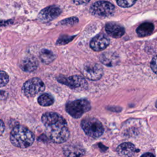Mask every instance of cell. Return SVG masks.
<instances>
[{"instance_id":"12","label":"cell","mask_w":157,"mask_h":157,"mask_svg":"<svg viewBox=\"0 0 157 157\" xmlns=\"http://www.w3.org/2000/svg\"><path fill=\"white\" fill-rule=\"evenodd\" d=\"M107 33L113 38H120L124 34V28L119 24L113 22H110L105 26Z\"/></svg>"},{"instance_id":"19","label":"cell","mask_w":157,"mask_h":157,"mask_svg":"<svg viewBox=\"0 0 157 157\" xmlns=\"http://www.w3.org/2000/svg\"><path fill=\"white\" fill-rule=\"evenodd\" d=\"M137 0H117L118 5L121 7L127 8L133 6Z\"/></svg>"},{"instance_id":"23","label":"cell","mask_w":157,"mask_h":157,"mask_svg":"<svg viewBox=\"0 0 157 157\" xmlns=\"http://www.w3.org/2000/svg\"><path fill=\"white\" fill-rule=\"evenodd\" d=\"M150 66L152 71L157 74V55L154 56L152 59L150 63Z\"/></svg>"},{"instance_id":"18","label":"cell","mask_w":157,"mask_h":157,"mask_svg":"<svg viewBox=\"0 0 157 157\" xmlns=\"http://www.w3.org/2000/svg\"><path fill=\"white\" fill-rule=\"evenodd\" d=\"M37 102L42 106H50L53 104L54 98L50 94L44 93L38 98Z\"/></svg>"},{"instance_id":"16","label":"cell","mask_w":157,"mask_h":157,"mask_svg":"<svg viewBox=\"0 0 157 157\" xmlns=\"http://www.w3.org/2000/svg\"><path fill=\"white\" fill-rule=\"evenodd\" d=\"M154 29V25L150 22H145L140 25L137 28L136 32L139 36L145 37L152 33Z\"/></svg>"},{"instance_id":"7","label":"cell","mask_w":157,"mask_h":157,"mask_svg":"<svg viewBox=\"0 0 157 157\" xmlns=\"http://www.w3.org/2000/svg\"><path fill=\"white\" fill-rule=\"evenodd\" d=\"M56 79L59 83L66 85L74 90L84 89L87 86V82L84 77L77 75L70 77L59 75L56 78Z\"/></svg>"},{"instance_id":"20","label":"cell","mask_w":157,"mask_h":157,"mask_svg":"<svg viewBox=\"0 0 157 157\" xmlns=\"http://www.w3.org/2000/svg\"><path fill=\"white\" fill-rule=\"evenodd\" d=\"M9 82V75L2 71H0V87L4 86Z\"/></svg>"},{"instance_id":"17","label":"cell","mask_w":157,"mask_h":157,"mask_svg":"<svg viewBox=\"0 0 157 157\" xmlns=\"http://www.w3.org/2000/svg\"><path fill=\"white\" fill-rule=\"evenodd\" d=\"M39 58L42 63L48 64L55 59L56 55L51 50L44 48L40 52Z\"/></svg>"},{"instance_id":"6","label":"cell","mask_w":157,"mask_h":157,"mask_svg":"<svg viewBox=\"0 0 157 157\" xmlns=\"http://www.w3.org/2000/svg\"><path fill=\"white\" fill-rule=\"evenodd\" d=\"M114 10V6L105 1H97L90 7L91 13L98 17H109L113 13Z\"/></svg>"},{"instance_id":"14","label":"cell","mask_w":157,"mask_h":157,"mask_svg":"<svg viewBox=\"0 0 157 157\" xmlns=\"http://www.w3.org/2000/svg\"><path fill=\"white\" fill-rule=\"evenodd\" d=\"M117 151L120 155L124 157H131L137 151L135 146L130 142L121 144L117 147Z\"/></svg>"},{"instance_id":"22","label":"cell","mask_w":157,"mask_h":157,"mask_svg":"<svg viewBox=\"0 0 157 157\" xmlns=\"http://www.w3.org/2000/svg\"><path fill=\"white\" fill-rule=\"evenodd\" d=\"M78 21V18L76 17H71L66 19H64L63 21H60L61 25H74Z\"/></svg>"},{"instance_id":"10","label":"cell","mask_w":157,"mask_h":157,"mask_svg":"<svg viewBox=\"0 0 157 157\" xmlns=\"http://www.w3.org/2000/svg\"><path fill=\"white\" fill-rule=\"evenodd\" d=\"M63 153L66 157H81L85 151L83 147L78 143H70L63 148Z\"/></svg>"},{"instance_id":"11","label":"cell","mask_w":157,"mask_h":157,"mask_svg":"<svg viewBox=\"0 0 157 157\" xmlns=\"http://www.w3.org/2000/svg\"><path fill=\"white\" fill-rule=\"evenodd\" d=\"M109 39L107 36L100 34L92 39L90 42V47L94 51H101L109 45Z\"/></svg>"},{"instance_id":"2","label":"cell","mask_w":157,"mask_h":157,"mask_svg":"<svg viewBox=\"0 0 157 157\" xmlns=\"http://www.w3.org/2000/svg\"><path fill=\"white\" fill-rule=\"evenodd\" d=\"M11 143L19 148H27L34 141V134L26 127L22 125L15 126L10 132Z\"/></svg>"},{"instance_id":"4","label":"cell","mask_w":157,"mask_h":157,"mask_svg":"<svg viewBox=\"0 0 157 157\" xmlns=\"http://www.w3.org/2000/svg\"><path fill=\"white\" fill-rule=\"evenodd\" d=\"M91 105L86 99H78L69 102L66 105V112L73 118H78L83 113L89 111Z\"/></svg>"},{"instance_id":"15","label":"cell","mask_w":157,"mask_h":157,"mask_svg":"<svg viewBox=\"0 0 157 157\" xmlns=\"http://www.w3.org/2000/svg\"><path fill=\"white\" fill-rule=\"evenodd\" d=\"M37 66V60L34 56H28L21 62L20 68L25 72H31L35 71Z\"/></svg>"},{"instance_id":"25","label":"cell","mask_w":157,"mask_h":157,"mask_svg":"<svg viewBox=\"0 0 157 157\" xmlns=\"http://www.w3.org/2000/svg\"><path fill=\"white\" fill-rule=\"evenodd\" d=\"M5 129V125L2 120L0 119V136L3 133Z\"/></svg>"},{"instance_id":"21","label":"cell","mask_w":157,"mask_h":157,"mask_svg":"<svg viewBox=\"0 0 157 157\" xmlns=\"http://www.w3.org/2000/svg\"><path fill=\"white\" fill-rule=\"evenodd\" d=\"M74 37H75V36H61L58 39V40H57L56 44L57 45H64V44H66L69 43V42H71Z\"/></svg>"},{"instance_id":"1","label":"cell","mask_w":157,"mask_h":157,"mask_svg":"<svg viewBox=\"0 0 157 157\" xmlns=\"http://www.w3.org/2000/svg\"><path fill=\"white\" fill-rule=\"evenodd\" d=\"M45 128V133L50 140L56 144L66 142L69 137L67 122L59 114L48 112L43 114L41 118Z\"/></svg>"},{"instance_id":"3","label":"cell","mask_w":157,"mask_h":157,"mask_svg":"<svg viewBox=\"0 0 157 157\" xmlns=\"http://www.w3.org/2000/svg\"><path fill=\"white\" fill-rule=\"evenodd\" d=\"M81 126L85 133L93 138L100 137L104 132L102 123L93 117H87L83 119L81 122Z\"/></svg>"},{"instance_id":"9","label":"cell","mask_w":157,"mask_h":157,"mask_svg":"<svg viewBox=\"0 0 157 157\" xmlns=\"http://www.w3.org/2000/svg\"><path fill=\"white\" fill-rule=\"evenodd\" d=\"M61 12V10L56 6H50L43 9L39 13L37 18L43 23L50 21L58 17Z\"/></svg>"},{"instance_id":"13","label":"cell","mask_w":157,"mask_h":157,"mask_svg":"<svg viewBox=\"0 0 157 157\" xmlns=\"http://www.w3.org/2000/svg\"><path fill=\"white\" fill-rule=\"evenodd\" d=\"M100 61L104 65L112 67L117 65L119 63V57L114 52H107L102 53L99 56Z\"/></svg>"},{"instance_id":"5","label":"cell","mask_w":157,"mask_h":157,"mask_svg":"<svg viewBox=\"0 0 157 157\" xmlns=\"http://www.w3.org/2000/svg\"><path fill=\"white\" fill-rule=\"evenodd\" d=\"M45 90V85L39 78L34 77L27 80L22 87L24 94L29 98L34 97Z\"/></svg>"},{"instance_id":"8","label":"cell","mask_w":157,"mask_h":157,"mask_svg":"<svg viewBox=\"0 0 157 157\" xmlns=\"http://www.w3.org/2000/svg\"><path fill=\"white\" fill-rule=\"evenodd\" d=\"M82 72L84 77L91 80H99L103 75L102 66L96 63L89 62L85 64Z\"/></svg>"},{"instance_id":"26","label":"cell","mask_w":157,"mask_h":157,"mask_svg":"<svg viewBox=\"0 0 157 157\" xmlns=\"http://www.w3.org/2000/svg\"><path fill=\"white\" fill-rule=\"evenodd\" d=\"M7 96V93L4 90H0V99H4Z\"/></svg>"},{"instance_id":"24","label":"cell","mask_w":157,"mask_h":157,"mask_svg":"<svg viewBox=\"0 0 157 157\" xmlns=\"http://www.w3.org/2000/svg\"><path fill=\"white\" fill-rule=\"evenodd\" d=\"M73 3L77 5H80V4H85L88 3L90 0H72Z\"/></svg>"},{"instance_id":"27","label":"cell","mask_w":157,"mask_h":157,"mask_svg":"<svg viewBox=\"0 0 157 157\" xmlns=\"http://www.w3.org/2000/svg\"><path fill=\"white\" fill-rule=\"evenodd\" d=\"M140 157H155V156L151 153H146L142 155Z\"/></svg>"}]
</instances>
